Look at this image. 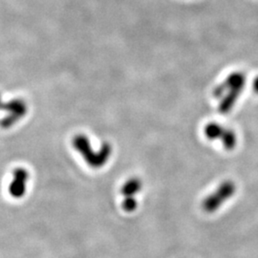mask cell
Listing matches in <instances>:
<instances>
[{"label":"cell","instance_id":"obj_1","mask_svg":"<svg viewBox=\"0 0 258 258\" xmlns=\"http://www.w3.org/2000/svg\"><path fill=\"white\" fill-rule=\"evenodd\" d=\"M246 82V74L237 71L230 74L223 83L215 87L213 95L219 101L218 111L221 114H228L235 108L245 88Z\"/></svg>","mask_w":258,"mask_h":258},{"label":"cell","instance_id":"obj_2","mask_svg":"<svg viewBox=\"0 0 258 258\" xmlns=\"http://www.w3.org/2000/svg\"><path fill=\"white\" fill-rule=\"evenodd\" d=\"M72 145L74 149L82 155L87 165L93 169H100L107 165L112 153V148L108 143L103 144L101 150L95 152L92 149L89 139L83 134L76 135L72 140Z\"/></svg>","mask_w":258,"mask_h":258},{"label":"cell","instance_id":"obj_3","mask_svg":"<svg viewBox=\"0 0 258 258\" xmlns=\"http://www.w3.org/2000/svg\"><path fill=\"white\" fill-rule=\"evenodd\" d=\"M236 193V185L232 180L222 182L214 193L202 202V209L207 214H215Z\"/></svg>","mask_w":258,"mask_h":258},{"label":"cell","instance_id":"obj_4","mask_svg":"<svg viewBox=\"0 0 258 258\" xmlns=\"http://www.w3.org/2000/svg\"><path fill=\"white\" fill-rule=\"evenodd\" d=\"M1 110L7 112V116L0 121L3 129H10L15 126L27 113V105L22 99H14L7 103H3Z\"/></svg>","mask_w":258,"mask_h":258},{"label":"cell","instance_id":"obj_5","mask_svg":"<svg viewBox=\"0 0 258 258\" xmlns=\"http://www.w3.org/2000/svg\"><path fill=\"white\" fill-rule=\"evenodd\" d=\"M29 176V172L23 168H18L14 171L13 179L9 186V194L12 197L20 199L25 195Z\"/></svg>","mask_w":258,"mask_h":258},{"label":"cell","instance_id":"obj_6","mask_svg":"<svg viewBox=\"0 0 258 258\" xmlns=\"http://www.w3.org/2000/svg\"><path fill=\"white\" fill-rule=\"evenodd\" d=\"M227 128L223 127L222 125L218 124V123H209L205 129H204V134L206 136L207 139H209L210 141H216V140H221L225 130Z\"/></svg>","mask_w":258,"mask_h":258},{"label":"cell","instance_id":"obj_7","mask_svg":"<svg viewBox=\"0 0 258 258\" xmlns=\"http://www.w3.org/2000/svg\"><path fill=\"white\" fill-rule=\"evenodd\" d=\"M142 187V181L139 178L133 177L124 184L121 192L125 197H135V195L140 193Z\"/></svg>","mask_w":258,"mask_h":258},{"label":"cell","instance_id":"obj_8","mask_svg":"<svg viewBox=\"0 0 258 258\" xmlns=\"http://www.w3.org/2000/svg\"><path fill=\"white\" fill-rule=\"evenodd\" d=\"M122 207L125 212L127 213H133L137 210L138 207V202L135 197H125L124 201L122 203Z\"/></svg>","mask_w":258,"mask_h":258},{"label":"cell","instance_id":"obj_9","mask_svg":"<svg viewBox=\"0 0 258 258\" xmlns=\"http://www.w3.org/2000/svg\"><path fill=\"white\" fill-rule=\"evenodd\" d=\"M253 88H254V91L258 94V77H257L253 83Z\"/></svg>","mask_w":258,"mask_h":258},{"label":"cell","instance_id":"obj_10","mask_svg":"<svg viewBox=\"0 0 258 258\" xmlns=\"http://www.w3.org/2000/svg\"><path fill=\"white\" fill-rule=\"evenodd\" d=\"M2 105H3V102H2V99H1V95H0V110H1V108H2Z\"/></svg>","mask_w":258,"mask_h":258}]
</instances>
